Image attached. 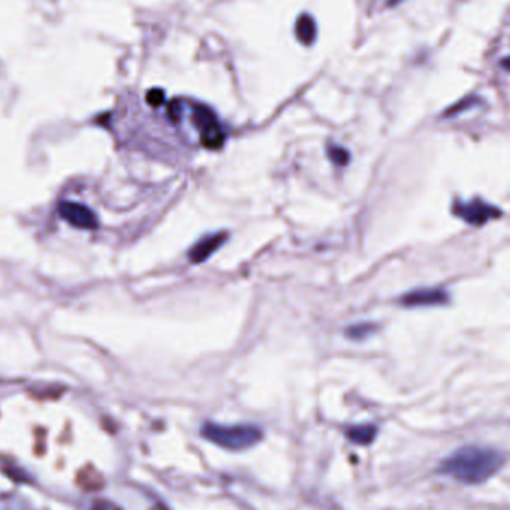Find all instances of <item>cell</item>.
<instances>
[{
	"instance_id": "obj_14",
	"label": "cell",
	"mask_w": 510,
	"mask_h": 510,
	"mask_svg": "<svg viewBox=\"0 0 510 510\" xmlns=\"http://www.w3.org/2000/svg\"><path fill=\"white\" fill-rule=\"evenodd\" d=\"M94 510H120V509H117L115 506H112L109 503H99L94 507Z\"/></svg>"
},
{
	"instance_id": "obj_5",
	"label": "cell",
	"mask_w": 510,
	"mask_h": 510,
	"mask_svg": "<svg viewBox=\"0 0 510 510\" xmlns=\"http://www.w3.org/2000/svg\"><path fill=\"white\" fill-rule=\"evenodd\" d=\"M58 212L69 224L81 228V230L98 228V217L85 205L76 203V201H61L58 205Z\"/></svg>"
},
{
	"instance_id": "obj_13",
	"label": "cell",
	"mask_w": 510,
	"mask_h": 510,
	"mask_svg": "<svg viewBox=\"0 0 510 510\" xmlns=\"http://www.w3.org/2000/svg\"><path fill=\"white\" fill-rule=\"evenodd\" d=\"M146 100H148V103L151 104V107H154V108L160 107V104L164 102V91L160 90V89H153V90H149L148 94H146Z\"/></svg>"
},
{
	"instance_id": "obj_1",
	"label": "cell",
	"mask_w": 510,
	"mask_h": 510,
	"mask_svg": "<svg viewBox=\"0 0 510 510\" xmlns=\"http://www.w3.org/2000/svg\"><path fill=\"white\" fill-rule=\"evenodd\" d=\"M503 465V456L489 447L464 446L442 463L441 470L467 485L485 482Z\"/></svg>"
},
{
	"instance_id": "obj_10",
	"label": "cell",
	"mask_w": 510,
	"mask_h": 510,
	"mask_svg": "<svg viewBox=\"0 0 510 510\" xmlns=\"http://www.w3.org/2000/svg\"><path fill=\"white\" fill-rule=\"evenodd\" d=\"M375 330L373 324H359V325H353V327L348 329L346 336L353 337V339H364L368 336L372 331Z\"/></svg>"
},
{
	"instance_id": "obj_11",
	"label": "cell",
	"mask_w": 510,
	"mask_h": 510,
	"mask_svg": "<svg viewBox=\"0 0 510 510\" xmlns=\"http://www.w3.org/2000/svg\"><path fill=\"white\" fill-rule=\"evenodd\" d=\"M329 157L333 163H336L339 166H345L349 162L348 151L340 146H331L329 149Z\"/></svg>"
},
{
	"instance_id": "obj_4",
	"label": "cell",
	"mask_w": 510,
	"mask_h": 510,
	"mask_svg": "<svg viewBox=\"0 0 510 510\" xmlns=\"http://www.w3.org/2000/svg\"><path fill=\"white\" fill-rule=\"evenodd\" d=\"M192 120L200 131L201 145L208 149H219L223 146L225 135L212 109L205 104H196L192 111Z\"/></svg>"
},
{
	"instance_id": "obj_15",
	"label": "cell",
	"mask_w": 510,
	"mask_h": 510,
	"mask_svg": "<svg viewBox=\"0 0 510 510\" xmlns=\"http://www.w3.org/2000/svg\"><path fill=\"white\" fill-rule=\"evenodd\" d=\"M501 67L506 69L507 72H510V56L509 57H505L503 60H501Z\"/></svg>"
},
{
	"instance_id": "obj_7",
	"label": "cell",
	"mask_w": 510,
	"mask_h": 510,
	"mask_svg": "<svg viewBox=\"0 0 510 510\" xmlns=\"http://www.w3.org/2000/svg\"><path fill=\"white\" fill-rule=\"evenodd\" d=\"M227 237H228L227 233H215V234L205 236L203 239H200L190 250L188 252L190 261L195 263V265L203 263L219 248V246H223V243L227 241Z\"/></svg>"
},
{
	"instance_id": "obj_8",
	"label": "cell",
	"mask_w": 510,
	"mask_h": 510,
	"mask_svg": "<svg viewBox=\"0 0 510 510\" xmlns=\"http://www.w3.org/2000/svg\"><path fill=\"white\" fill-rule=\"evenodd\" d=\"M296 36L298 42L311 47L316 39V24L309 14H302L296 21Z\"/></svg>"
},
{
	"instance_id": "obj_3",
	"label": "cell",
	"mask_w": 510,
	"mask_h": 510,
	"mask_svg": "<svg viewBox=\"0 0 510 510\" xmlns=\"http://www.w3.org/2000/svg\"><path fill=\"white\" fill-rule=\"evenodd\" d=\"M452 212L455 217L463 219L464 223L474 227H482L491 221H496L503 215V210L500 208L479 197H474L470 201L456 200L452 205Z\"/></svg>"
},
{
	"instance_id": "obj_12",
	"label": "cell",
	"mask_w": 510,
	"mask_h": 510,
	"mask_svg": "<svg viewBox=\"0 0 510 510\" xmlns=\"http://www.w3.org/2000/svg\"><path fill=\"white\" fill-rule=\"evenodd\" d=\"M478 100H479L478 98H465V99L460 100V102L456 103V104H454L452 108L447 109L445 115H446V117L456 115V113H460V112H463V111H465V109H469L470 107H473L474 103H478Z\"/></svg>"
},
{
	"instance_id": "obj_6",
	"label": "cell",
	"mask_w": 510,
	"mask_h": 510,
	"mask_svg": "<svg viewBox=\"0 0 510 510\" xmlns=\"http://www.w3.org/2000/svg\"><path fill=\"white\" fill-rule=\"evenodd\" d=\"M400 303L406 307H432L450 303V294L442 288H419L404 294Z\"/></svg>"
},
{
	"instance_id": "obj_16",
	"label": "cell",
	"mask_w": 510,
	"mask_h": 510,
	"mask_svg": "<svg viewBox=\"0 0 510 510\" xmlns=\"http://www.w3.org/2000/svg\"><path fill=\"white\" fill-rule=\"evenodd\" d=\"M401 2H404V0H386V3H388V6H397V5H400Z\"/></svg>"
},
{
	"instance_id": "obj_2",
	"label": "cell",
	"mask_w": 510,
	"mask_h": 510,
	"mask_svg": "<svg viewBox=\"0 0 510 510\" xmlns=\"http://www.w3.org/2000/svg\"><path fill=\"white\" fill-rule=\"evenodd\" d=\"M200 434L208 442L228 451L250 450L254 445H257L263 437L258 427L243 424L224 425L215 424V422H205L200 428Z\"/></svg>"
},
{
	"instance_id": "obj_9",
	"label": "cell",
	"mask_w": 510,
	"mask_h": 510,
	"mask_svg": "<svg viewBox=\"0 0 510 510\" xmlns=\"http://www.w3.org/2000/svg\"><path fill=\"white\" fill-rule=\"evenodd\" d=\"M377 430L375 425H353L346 430V436L353 443L370 445L376 437Z\"/></svg>"
}]
</instances>
